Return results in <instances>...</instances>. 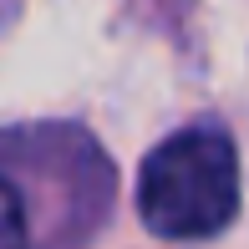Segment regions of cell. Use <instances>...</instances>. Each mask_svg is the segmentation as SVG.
<instances>
[{
    "label": "cell",
    "instance_id": "cell-2",
    "mask_svg": "<svg viewBox=\"0 0 249 249\" xmlns=\"http://www.w3.org/2000/svg\"><path fill=\"white\" fill-rule=\"evenodd\" d=\"M0 249H26V203L5 178H0Z\"/></svg>",
    "mask_w": 249,
    "mask_h": 249
},
{
    "label": "cell",
    "instance_id": "cell-1",
    "mask_svg": "<svg viewBox=\"0 0 249 249\" xmlns=\"http://www.w3.org/2000/svg\"><path fill=\"white\" fill-rule=\"evenodd\" d=\"M138 213L163 239H213L239 213V158L229 132L183 127L138 173Z\"/></svg>",
    "mask_w": 249,
    "mask_h": 249
}]
</instances>
